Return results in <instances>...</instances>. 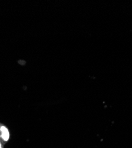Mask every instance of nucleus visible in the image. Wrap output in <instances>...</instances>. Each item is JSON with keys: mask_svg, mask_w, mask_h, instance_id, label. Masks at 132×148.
<instances>
[{"mask_svg": "<svg viewBox=\"0 0 132 148\" xmlns=\"http://www.w3.org/2000/svg\"><path fill=\"white\" fill-rule=\"evenodd\" d=\"M0 132H1V137L2 139L5 141H7L10 138V133L7 127L5 126H1L0 128Z\"/></svg>", "mask_w": 132, "mask_h": 148, "instance_id": "nucleus-1", "label": "nucleus"}, {"mask_svg": "<svg viewBox=\"0 0 132 148\" xmlns=\"http://www.w3.org/2000/svg\"><path fill=\"white\" fill-rule=\"evenodd\" d=\"M0 148H1V143H0Z\"/></svg>", "mask_w": 132, "mask_h": 148, "instance_id": "nucleus-2", "label": "nucleus"}]
</instances>
